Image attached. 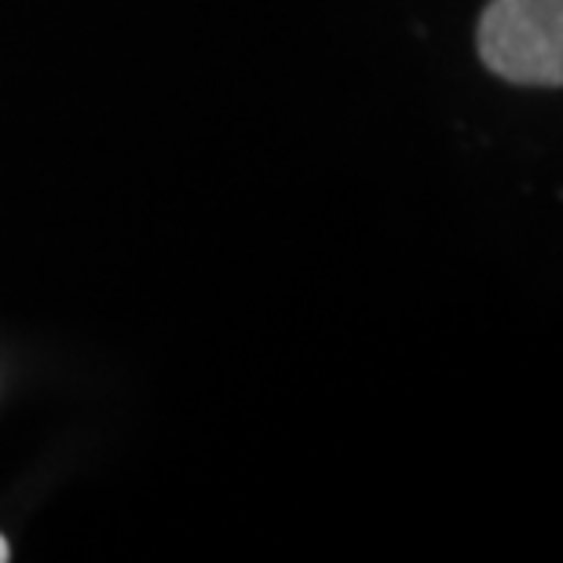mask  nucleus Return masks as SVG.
Masks as SVG:
<instances>
[{"instance_id": "f257e3e1", "label": "nucleus", "mask_w": 563, "mask_h": 563, "mask_svg": "<svg viewBox=\"0 0 563 563\" xmlns=\"http://www.w3.org/2000/svg\"><path fill=\"white\" fill-rule=\"evenodd\" d=\"M479 59L512 85L563 81V0H490L479 22Z\"/></svg>"}, {"instance_id": "f03ea898", "label": "nucleus", "mask_w": 563, "mask_h": 563, "mask_svg": "<svg viewBox=\"0 0 563 563\" xmlns=\"http://www.w3.org/2000/svg\"><path fill=\"white\" fill-rule=\"evenodd\" d=\"M4 560H8V542L0 538V563H4Z\"/></svg>"}]
</instances>
